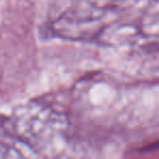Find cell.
Wrapping results in <instances>:
<instances>
[{
  "label": "cell",
  "mask_w": 159,
  "mask_h": 159,
  "mask_svg": "<svg viewBox=\"0 0 159 159\" xmlns=\"http://www.w3.org/2000/svg\"><path fill=\"white\" fill-rule=\"evenodd\" d=\"M159 150V139L155 142L147 144V145L141 147V149H139V152H157Z\"/></svg>",
  "instance_id": "1"
}]
</instances>
